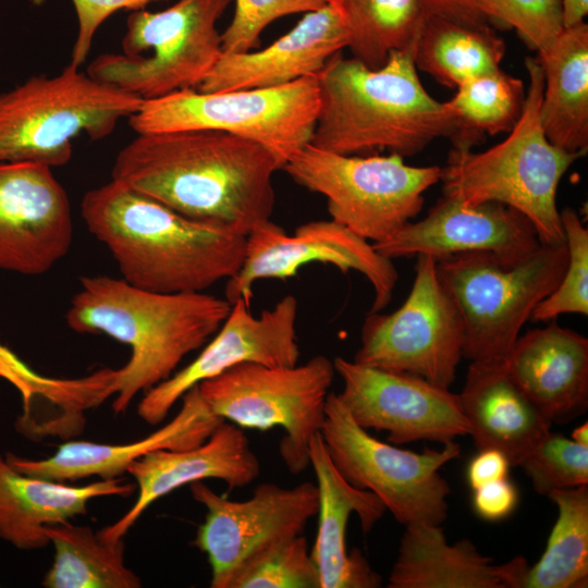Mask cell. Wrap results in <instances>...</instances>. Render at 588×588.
Returning a JSON list of instances; mask_svg holds the SVG:
<instances>
[{
	"mask_svg": "<svg viewBox=\"0 0 588 588\" xmlns=\"http://www.w3.org/2000/svg\"><path fill=\"white\" fill-rule=\"evenodd\" d=\"M275 156L212 130L137 134L117 155L112 180L172 210L247 235L270 220Z\"/></svg>",
	"mask_w": 588,
	"mask_h": 588,
	"instance_id": "obj_1",
	"label": "cell"
},
{
	"mask_svg": "<svg viewBox=\"0 0 588 588\" xmlns=\"http://www.w3.org/2000/svg\"><path fill=\"white\" fill-rule=\"evenodd\" d=\"M81 216L121 278L147 291L205 292L244 260L246 235L185 217L112 179L85 193Z\"/></svg>",
	"mask_w": 588,
	"mask_h": 588,
	"instance_id": "obj_2",
	"label": "cell"
},
{
	"mask_svg": "<svg viewBox=\"0 0 588 588\" xmlns=\"http://www.w3.org/2000/svg\"><path fill=\"white\" fill-rule=\"evenodd\" d=\"M319 108L310 145L346 156L389 151L404 157L438 137L470 149L445 102L424 88L414 50L393 51L379 69L333 54L316 75Z\"/></svg>",
	"mask_w": 588,
	"mask_h": 588,
	"instance_id": "obj_3",
	"label": "cell"
},
{
	"mask_svg": "<svg viewBox=\"0 0 588 588\" xmlns=\"http://www.w3.org/2000/svg\"><path fill=\"white\" fill-rule=\"evenodd\" d=\"M205 292L157 293L122 278L87 275L72 297L65 321L79 333L108 335L131 348L109 387L112 408L127 411L135 396L168 379L189 353L204 346L231 310Z\"/></svg>",
	"mask_w": 588,
	"mask_h": 588,
	"instance_id": "obj_4",
	"label": "cell"
},
{
	"mask_svg": "<svg viewBox=\"0 0 588 588\" xmlns=\"http://www.w3.org/2000/svg\"><path fill=\"white\" fill-rule=\"evenodd\" d=\"M528 74L523 112L509 136L474 152L454 149L441 168L443 195L468 205L500 203L525 216L541 244L565 243L556 195L561 179L580 154L551 144L540 121L544 79L537 58L525 59Z\"/></svg>",
	"mask_w": 588,
	"mask_h": 588,
	"instance_id": "obj_5",
	"label": "cell"
},
{
	"mask_svg": "<svg viewBox=\"0 0 588 588\" xmlns=\"http://www.w3.org/2000/svg\"><path fill=\"white\" fill-rule=\"evenodd\" d=\"M142 102L72 63L54 76H32L0 93V162L64 166L72 157L75 138L110 135Z\"/></svg>",
	"mask_w": 588,
	"mask_h": 588,
	"instance_id": "obj_6",
	"label": "cell"
},
{
	"mask_svg": "<svg viewBox=\"0 0 588 588\" xmlns=\"http://www.w3.org/2000/svg\"><path fill=\"white\" fill-rule=\"evenodd\" d=\"M566 265L565 243L541 244L514 266L487 252L436 259L438 278L463 320V357L504 360L534 309L559 285Z\"/></svg>",
	"mask_w": 588,
	"mask_h": 588,
	"instance_id": "obj_7",
	"label": "cell"
},
{
	"mask_svg": "<svg viewBox=\"0 0 588 588\" xmlns=\"http://www.w3.org/2000/svg\"><path fill=\"white\" fill-rule=\"evenodd\" d=\"M230 3L179 0L158 12L133 11L122 52L96 57L86 73L143 100L195 89L222 54L217 23Z\"/></svg>",
	"mask_w": 588,
	"mask_h": 588,
	"instance_id": "obj_8",
	"label": "cell"
},
{
	"mask_svg": "<svg viewBox=\"0 0 588 588\" xmlns=\"http://www.w3.org/2000/svg\"><path fill=\"white\" fill-rule=\"evenodd\" d=\"M319 108L317 76L274 87L205 93L184 89L143 100L128 118L137 133L212 130L255 142L281 164L310 144Z\"/></svg>",
	"mask_w": 588,
	"mask_h": 588,
	"instance_id": "obj_9",
	"label": "cell"
},
{
	"mask_svg": "<svg viewBox=\"0 0 588 588\" xmlns=\"http://www.w3.org/2000/svg\"><path fill=\"white\" fill-rule=\"evenodd\" d=\"M298 185L326 197L331 219L380 242L422 209L441 177L438 166L414 167L396 154L346 156L307 145L282 168Z\"/></svg>",
	"mask_w": 588,
	"mask_h": 588,
	"instance_id": "obj_10",
	"label": "cell"
},
{
	"mask_svg": "<svg viewBox=\"0 0 588 588\" xmlns=\"http://www.w3.org/2000/svg\"><path fill=\"white\" fill-rule=\"evenodd\" d=\"M334 375L333 360L316 355L294 366L241 363L197 388L210 412L222 420L242 429L282 428L280 456L297 475L309 466V443L321 430Z\"/></svg>",
	"mask_w": 588,
	"mask_h": 588,
	"instance_id": "obj_11",
	"label": "cell"
},
{
	"mask_svg": "<svg viewBox=\"0 0 588 588\" xmlns=\"http://www.w3.org/2000/svg\"><path fill=\"white\" fill-rule=\"evenodd\" d=\"M324 412L320 434L348 483L372 492L404 526L445 520L451 489L439 469L461 455L456 442L419 453L382 442L355 422L334 392L328 394Z\"/></svg>",
	"mask_w": 588,
	"mask_h": 588,
	"instance_id": "obj_12",
	"label": "cell"
},
{
	"mask_svg": "<svg viewBox=\"0 0 588 588\" xmlns=\"http://www.w3.org/2000/svg\"><path fill=\"white\" fill-rule=\"evenodd\" d=\"M416 257L407 298L391 314H368L353 362L450 388L463 358V320L438 278L436 259Z\"/></svg>",
	"mask_w": 588,
	"mask_h": 588,
	"instance_id": "obj_13",
	"label": "cell"
},
{
	"mask_svg": "<svg viewBox=\"0 0 588 588\" xmlns=\"http://www.w3.org/2000/svg\"><path fill=\"white\" fill-rule=\"evenodd\" d=\"M310 262L329 264L343 273H362L373 289L369 313L381 311L393 296L399 273L393 260L380 255L372 243L331 220L309 221L293 235L267 220L247 235L243 264L226 280L224 298L250 305L254 283L261 279L286 280Z\"/></svg>",
	"mask_w": 588,
	"mask_h": 588,
	"instance_id": "obj_14",
	"label": "cell"
},
{
	"mask_svg": "<svg viewBox=\"0 0 588 588\" xmlns=\"http://www.w3.org/2000/svg\"><path fill=\"white\" fill-rule=\"evenodd\" d=\"M189 488L206 510L194 544L208 558L211 588H226L237 567L266 546L302 535L318 512V490L311 482L291 488L260 483L245 501L229 500L203 481Z\"/></svg>",
	"mask_w": 588,
	"mask_h": 588,
	"instance_id": "obj_15",
	"label": "cell"
},
{
	"mask_svg": "<svg viewBox=\"0 0 588 588\" xmlns=\"http://www.w3.org/2000/svg\"><path fill=\"white\" fill-rule=\"evenodd\" d=\"M343 381L336 393L352 418L365 429L388 432L394 445L417 440L445 444L469 436L460 395L426 379L357 364L333 360Z\"/></svg>",
	"mask_w": 588,
	"mask_h": 588,
	"instance_id": "obj_16",
	"label": "cell"
},
{
	"mask_svg": "<svg viewBox=\"0 0 588 588\" xmlns=\"http://www.w3.org/2000/svg\"><path fill=\"white\" fill-rule=\"evenodd\" d=\"M231 305L228 317L198 356L145 392L137 405V414L145 422L160 424L188 390L241 363L271 367L297 364L301 352L295 296H284L258 317L243 301Z\"/></svg>",
	"mask_w": 588,
	"mask_h": 588,
	"instance_id": "obj_17",
	"label": "cell"
},
{
	"mask_svg": "<svg viewBox=\"0 0 588 588\" xmlns=\"http://www.w3.org/2000/svg\"><path fill=\"white\" fill-rule=\"evenodd\" d=\"M72 240L69 197L51 168L0 162V269L46 273L68 254Z\"/></svg>",
	"mask_w": 588,
	"mask_h": 588,
	"instance_id": "obj_18",
	"label": "cell"
},
{
	"mask_svg": "<svg viewBox=\"0 0 588 588\" xmlns=\"http://www.w3.org/2000/svg\"><path fill=\"white\" fill-rule=\"evenodd\" d=\"M372 245L391 260L487 252L502 265L514 266L529 258L541 242L532 223L513 208L500 203L468 205L443 195L424 219L407 222Z\"/></svg>",
	"mask_w": 588,
	"mask_h": 588,
	"instance_id": "obj_19",
	"label": "cell"
},
{
	"mask_svg": "<svg viewBox=\"0 0 588 588\" xmlns=\"http://www.w3.org/2000/svg\"><path fill=\"white\" fill-rule=\"evenodd\" d=\"M260 470L243 429L224 420L200 444L156 450L134 462L126 473L136 482L137 498L127 512L99 532L108 540H121L154 502L172 491L205 479H219L229 490L238 489L257 479Z\"/></svg>",
	"mask_w": 588,
	"mask_h": 588,
	"instance_id": "obj_20",
	"label": "cell"
},
{
	"mask_svg": "<svg viewBox=\"0 0 588 588\" xmlns=\"http://www.w3.org/2000/svg\"><path fill=\"white\" fill-rule=\"evenodd\" d=\"M309 466L317 478L318 527L310 555L316 565L320 588H377L381 576L357 548L347 551L346 527L357 514L364 534L387 511L372 492L348 483L333 465L322 437L315 434L309 443Z\"/></svg>",
	"mask_w": 588,
	"mask_h": 588,
	"instance_id": "obj_21",
	"label": "cell"
},
{
	"mask_svg": "<svg viewBox=\"0 0 588 588\" xmlns=\"http://www.w3.org/2000/svg\"><path fill=\"white\" fill-rule=\"evenodd\" d=\"M222 421L210 412L195 385L182 396L177 414L140 440L124 444L70 441L47 458L29 460L11 453L5 458L22 474L61 482L117 478L152 451L182 450L203 443Z\"/></svg>",
	"mask_w": 588,
	"mask_h": 588,
	"instance_id": "obj_22",
	"label": "cell"
},
{
	"mask_svg": "<svg viewBox=\"0 0 588 588\" xmlns=\"http://www.w3.org/2000/svg\"><path fill=\"white\" fill-rule=\"evenodd\" d=\"M347 47V33L334 8L307 12L286 34L265 49L222 52L197 87L205 93L274 87L317 75L327 61Z\"/></svg>",
	"mask_w": 588,
	"mask_h": 588,
	"instance_id": "obj_23",
	"label": "cell"
},
{
	"mask_svg": "<svg viewBox=\"0 0 588 588\" xmlns=\"http://www.w3.org/2000/svg\"><path fill=\"white\" fill-rule=\"evenodd\" d=\"M504 365L516 385L551 422H566L586 412V336L551 320L518 336Z\"/></svg>",
	"mask_w": 588,
	"mask_h": 588,
	"instance_id": "obj_24",
	"label": "cell"
},
{
	"mask_svg": "<svg viewBox=\"0 0 588 588\" xmlns=\"http://www.w3.org/2000/svg\"><path fill=\"white\" fill-rule=\"evenodd\" d=\"M524 556L495 565L468 539L448 543L441 525L409 524L389 575V588H525Z\"/></svg>",
	"mask_w": 588,
	"mask_h": 588,
	"instance_id": "obj_25",
	"label": "cell"
},
{
	"mask_svg": "<svg viewBox=\"0 0 588 588\" xmlns=\"http://www.w3.org/2000/svg\"><path fill=\"white\" fill-rule=\"evenodd\" d=\"M458 395L477 449L502 452L511 466L550 432L551 420L512 380L504 360L471 362Z\"/></svg>",
	"mask_w": 588,
	"mask_h": 588,
	"instance_id": "obj_26",
	"label": "cell"
},
{
	"mask_svg": "<svg viewBox=\"0 0 588 588\" xmlns=\"http://www.w3.org/2000/svg\"><path fill=\"white\" fill-rule=\"evenodd\" d=\"M135 491L121 477L84 486L22 474L0 454V539L19 550L50 544L46 527L85 515L88 503L102 497L127 498Z\"/></svg>",
	"mask_w": 588,
	"mask_h": 588,
	"instance_id": "obj_27",
	"label": "cell"
},
{
	"mask_svg": "<svg viewBox=\"0 0 588 588\" xmlns=\"http://www.w3.org/2000/svg\"><path fill=\"white\" fill-rule=\"evenodd\" d=\"M543 71L540 121L549 142L584 156L588 149V25L565 27L538 53Z\"/></svg>",
	"mask_w": 588,
	"mask_h": 588,
	"instance_id": "obj_28",
	"label": "cell"
},
{
	"mask_svg": "<svg viewBox=\"0 0 588 588\" xmlns=\"http://www.w3.org/2000/svg\"><path fill=\"white\" fill-rule=\"evenodd\" d=\"M505 44L485 19L427 14L415 44L417 69L456 88L468 78L500 69Z\"/></svg>",
	"mask_w": 588,
	"mask_h": 588,
	"instance_id": "obj_29",
	"label": "cell"
},
{
	"mask_svg": "<svg viewBox=\"0 0 588 588\" xmlns=\"http://www.w3.org/2000/svg\"><path fill=\"white\" fill-rule=\"evenodd\" d=\"M53 560L44 576L46 588H138L139 577L126 566L124 540L111 541L89 526L69 522L46 527Z\"/></svg>",
	"mask_w": 588,
	"mask_h": 588,
	"instance_id": "obj_30",
	"label": "cell"
},
{
	"mask_svg": "<svg viewBox=\"0 0 588 588\" xmlns=\"http://www.w3.org/2000/svg\"><path fill=\"white\" fill-rule=\"evenodd\" d=\"M340 15L353 58L381 68L393 51L414 50L427 16L422 0H327Z\"/></svg>",
	"mask_w": 588,
	"mask_h": 588,
	"instance_id": "obj_31",
	"label": "cell"
},
{
	"mask_svg": "<svg viewBox=\"0 0 588 588\" xmlns=\"http://www.w3.org/2000/svg\"><path fill=\"white\" fill-rule=\"evenodd\" d=\"M558 519L540 560L529 566L525 588H584L588 585V485L553 490Z\"/></svg>",
	"mask_w": 588,
	"mask_h": 588,
	"instance_id": "obj_32",
	"label": "cell"
},
{
	"mask_svg": "<svg viewBox=\"0 0 588 588\" xmlns=\"http://www.w3.org/2000/svg\"><path fill=\"white\" fill-rule=\"evenodd\" d=\"M456 89L445 103L457 119L470 148L485 133L510 132L523 112L526 97L523 82L501 69L468 78Z\"/></svg>",
	"mask_w": 588,
	"mask_h": 588,
	"instance_id": "obj_33",
	"label": "cell"
},
{
	"mask_svg": "<svg viewBox=\"0 0 588 588\" xmlns=\"http://www.w3.org/2000/svg\"><path fill=\"white\" fill-rule=\"evenodd\" d=\"M226 588H320L305 536L272 542L232 574Z\"/></svg>",
	"mask_w": 588,
	"mask_h": 588,
	"instance_id": "obj_34",
	"label": "cell"
},
{
	"mask_svg": "<svg viewBox=\"0 0 588 588\" xmlns=\"http://www.w3.org/2000/svg\"><path fill=\"white\" fill-rule=\"evenodd\" d=\"M560 217L567 265L555 290L534 309V321L549 322L563 314L588 315V229L572 208H564Z\"/></svg>",
	"mask_w": 588,
	"mask_h": 588,
	"instance_id": "obj_35",
	"label": "cell"
},
{
	"mask_svg": "<svg viewBox=\"0 0 588 588\" xmlns=\"http://www.w3.org/2000/svg\"><path fill=\"white\" fill-rule=\"evenodd\" d=\"M519 466L535 491L548 497L553 490L588 485V446L550 431Z\"/></svg>",
	"mask_w": 588,
	"mask_h": 588,
	"instance_id": "obj_36",
	"label": "cell"
},
{
	"mask_svg": "<svg viewBox=\"0 0 588 588\" xmlns=\"http://www.w3.org/2000/svg\"><path fill=\"white\" fill-rule=\"evenodd\" d=\"M486 19L514 27L538 53L547 50L564 30L562 0H478Z\"/></svg>",
	"mask_w": 588,
	"mask_h": 588,
	"instance_id": "obj_37",
	"label": "cell"
},
{
	"mask_svg": "<svg viewBox=\"0 0 588 588\" xmlns=\"http://www.w3.org/2000/svg\"><path fill=\"white\" fill-rule=\"evenodd\" d=\"M327 0H235L234 15L221 34L224 53L252 51L260 42L264 29L275 20L318 10Z\"/></svg>",
	"mask_w": 588,
	"mask_h": 588,
	"instance_id": "obj_38",
	"label": "cell"
},
{
	"mask_svg": "<svg viewBox=\"0 0 588 588\" xmlns=\"http://www.w3.org/2000/svg\"><path fill=\"white\" fill-rule=\"evenodd\" d=\"M157 0H72L78 29L71 54V63L81 66L87 59L98 27L119 10H140Z\"/></svg>",
	"mask_w": 588,
	"mask_h": 588,
	"instance_id": "obj_39",
	"label": "cell"
},
{
	"mask_svg": "<svg viewBox=\"0 0 588 588\" xmlns=\"http://www.w3.org/2000/svg\"><path fill=\"white\" fill-rule=\"evenodd\" d=\"M0 376L7 378L21 391L24 400L35 394L53 400L60 392L62 379L45 377L30 369L11 351L0 344Z\"/></svg>",
	"mask_w": 588,
	"mask_h": 588,
	"instance_id": "obj_40",
	"label": "cell"
},
{
	"mask_svg": "<svg viewBox=\"0 0 588 588\" xmlns=\"http://www.w3.org/2000/svg\"><path fill=\"white\" fill-rule=\"evenodd\" d=\"M517 502V489L507 478L474 490V510L481 518L489 522L507 517L515 510Z\"/></svg>",
	"mask_w": 588,
	"mask_h": 588,
	"instance_id": "obj_41",
	"label": "cell"
},
{
	"mask_svg": "<svg viewBox=\"0 0 588 588\" xmlns=\"http://www.w3.org/2000/svg\"><path fill=\"white\" fill-rule=\"evenodd\" d=\"M511 464L507 457L494 449L479 450L467 468L468 483L473 490L493 481L507 478Z\"/></svg>",
	"mask_w": 588,
	"mask_h": 588,
	"instance_id": "obj_42",
	"label": "cell"
},
{
	"mask_svg": "<svg viewBox=\"0 0 588 588\" xmlns=\"http://www.w3.org/2000/svg\"><path fill=\"white\" fill-rule=\"evenodd\" d=\"M478 0H422L427 14L444 13L456 16L486 19L477 9Z\"/></svg>",
	"mask_w": 588,
	"mask_h": 588,
	"instance_id": "obj_43",
	"label": "cell"
},
{
	"mask_svg": "<svg viewBox=\"0 0 588 588\" xmlns=\"http://www.w3.org/2000/svg\"><path fill=\"white\" fill-rule=\"evenodd\" d=\"M562 4L565 27L584 22L588 14V0H562Z\"/></svg>",
	"mask_w": 588,
	"mask_h": 588,
	"instance_id": "obj_44",
	"label": "cell"
},
{
	"mask_svg": "<svg viewBox=\"0 0 588 588\" xmlns=\"http://www.w3.org/2000/svg\"><path fill=\"white\" fill-rule=\"evenodd\" d=\"M572 440L576 443L588 446V424L585 422L572 431Z\"/></svg>",
	"mask_w": 588,
	"mask_h": 588,
	"instance_id": "obj_45",
	"label": "cell"
},
{
	"mask_svg": "<svg viewBox=\"0 0 588 588\" xmlns=\"http://www.w3.org/2000/svg\"><path fill=\"white\" fill-rule=\"evenodd\" d=\"M35 2H40L41 0H34Z\"/></svg>",
	"mask_w": 588,
	"mask_h": 588,
	"instance_id": "obj_46",
	"label": "cell"
}]
</instances>
